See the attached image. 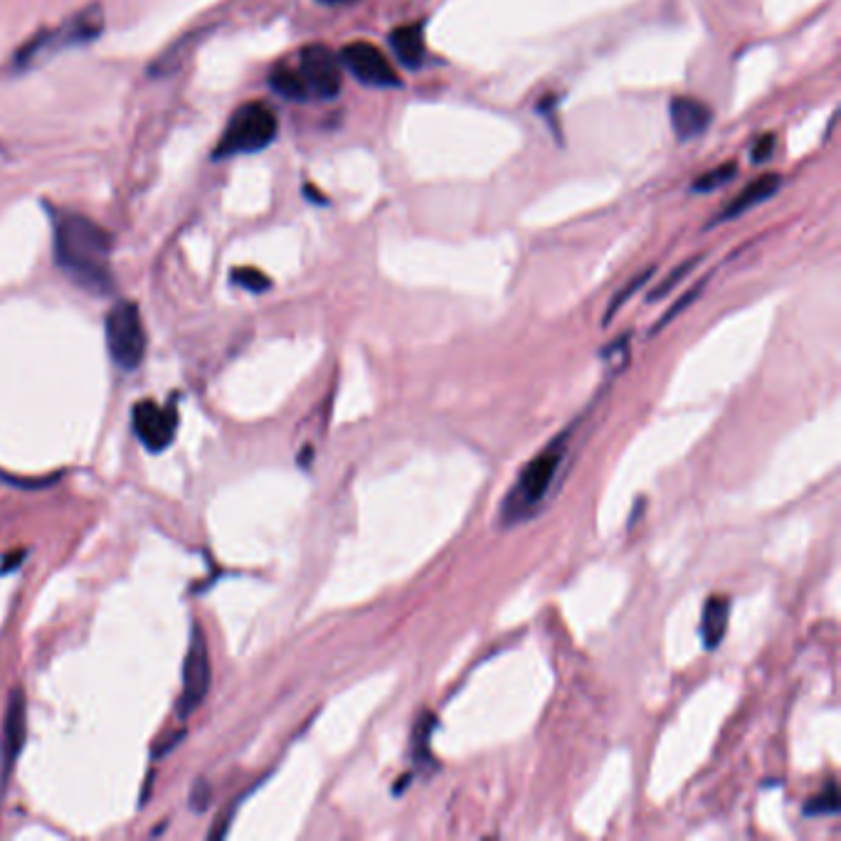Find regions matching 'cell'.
Wrapping results in <instances>:
<instances>
[{
	"mask_svg": "<svg viewBox=\"0 0 841 841\" xmlns=\"http://www.w3.org/2000/svg\"><path fill=\"white\" fill-rule=\"evenodd\" d=\"M55 228V240H52V250H55L57 267L72 276V282H77L82 290L92 294H112L114 292V274L109 270V257L114 250L112 232L102 228L99 222H94L87 215L80 212L62 210L55 212L52 220Z\"/></svg>",
	"mask_w": 841,
	"mask_h": 841,
	"instance_id": "cell-1",
	"label": "cell"
},
{
	"mask_svg": "<svg viewBox=\"0 0 841 841\" xmlns=\"http://www.w3.org/2000/svg\"><path fill=\"white\" fill-rule=\"evenodd\" d=\"M572 434L575 424H570L568 430H563L558 438H553L534 460L521 470L514 486L508 488V494L502 502L498 521H502L504 528H514L524 524V521L534 518L543 508V504H546L548 494L553 492V486H556L563 472V464H566Z\"/></svg>",
	"mask_w": 841,
	"mask_h": 841,
	"instance_id": "cell-2",
	"label": "cell"
},
{
	"mask_svg": "<svg viewBox=\"0 0 841 841\" xmlns=\"http://www.w3.org/2000/svg\"><path fill=\"white\" fill-rule=\"evenodd\" d=\"M280 132V122L272 106L262 102H248L230 116L225 132L220 136L215 158H232L242 154L264 151Z\"/></svg>",
	"mask_w": 841,
	"mask_h": 841,
	"instance_id": "cell-3",
	"label": "cell"
},
{
	"mask_svg": "<svg viewBox=\"0 0 841 841\" xmlns=\"http://www.w3.org/2000/svg\"><path fill=\"white\" fill-rule=\"evenodd\" d=\"M102 30H104V10L99 6H90L87 10H82L80 15H74L60 28L42 30L40 35L28 40L15 55V67L25 70L33 65L35 60L45 55H55V52L60 50H67L74 45H90L94 38H99Z\"/></svg>",
	"mask_w": 841,
	"mask_h": 841,
	"instance_id": "cell-4",
	"label": "cell"
},
{
	"mask_svg": "<svg viewBox=\"0 0 841 841\" xmlns=\"http://www.w3.org/2000/svg\"><path fill=\"white\" fill-rule=\"evenodd\" d=\"M104 334L106 348H109V356L116 368L132 372L141 366L148 338L141 312H138L134 302H116L109 308L104 322Z\"/></svg>",
	"mask_w": 841,
	"mask_h": 841,
	"instance_id": "cell-5",
	"label": "cell"
},
{
	"mask_svg": "<svg viewBox=\"0 0 841 841\" xmlns=\"http://www.w3.org/2000/svg\"><path fill=\"white\" fill-rule=\"evenodd\" d=\"M210 681H212V666H210L208 642H206V634H202V627L193 622V630H190V644H188L186 662H183V691H180V698H178L180 718L186 721L190 713L202 706V701H206L210 691Z\"/></svg>",
	"mask_w": 841,
	"mask_h": 841,
	"instance_id": "cell-6",
	"label": "cell"
},
{
	"mask_svg": "<svg viewBox=\"0 0 841 841\" xmlns=\"http://www.w3.org/2000/svg\"><path fill=\"white\" fill-rule=\"evenodd\" d=\"M338 60L340 67H346L360 84H368V87H400V74L386 57V52L378 45H372V42H348L340 50Z\"/></svg>",
	"mask_w": 841,
	"mask_h": 841,
	"instance_id": "cell-7",
	"label": "cell"
},
{
	"mask_svg": "<svg viewBox=\"0 0 841 841\" xmlns=\"http://www.w3.org/2000/svg\"><path fill=\"white\" fill-rule=\"evenodd\" d=\"M25 738H28V704H25V691L18 686L10 691L6 716H3V736H0V792H6V785L15 770L18 755L20 750H23Z\"/></svg>",
	"mask_w": 841,
	"mask_h": 841,
	"instance_id": "cell-8",
	"label": "cell"
},
{
	"mask_svg": "<svg viewBox=\"0 0 841 841\" xmlns=\"http://www.w3.org/2000/svg\"><path fill=\"white\" fill-rule=\"evenodd\" d=\"M302 77L308 94L318 99H336L344 90V70L340 60L324 45H308L302 50Z\"/></svg>",
	"mask_w": 841,
	"mask_h": 841,
	"instance_id": "cell-9",
	"label": "cell"
},
{
	"mask_svg": "<svg viewBox=\"0 0 841 841\" xmlns=\"http://www.w3.org/2000/svg\"><path fill=\"white\" fill-rule=\"evenodd\" d=\"M134 430L148 452H164L178 430L176 404L141 400L134 404Z\"/></svg>",
	"mask_w": 841,
	"mask_h": 841,
	"instance_id": "cell-10",
	"label": "cell"
},
{
	"mask_svg": "<svg viewBox=\"0 0 841 841\" xmlns=\"http://www.w3.org/2000/svg\"><path fill=\"white\" fill-rule=\"evenodd\" d=\"M669 114H672V129L681 144H688L694 141V138L704 136L713 122L711 106L694 97H674L672 106H669Z\"/></svg>",
	"mask_w": 841,
	"mask_h": 841,
	"instance_id": "cell-11",
	"label": "cell"
},
{
	"mask_svg": "<svg viewBox=\"0 0 841 841\" xmlns=\"http://www.w3.org/2000/svg\"><path fill=\"white\" fill-rule=\"evenodd\" d=\"M782 188V178L777 174H763L755 180H750L748 186H745L740 193L733 198L726 208H723L716 218H713V222L708 228L718 225V222H730L736 220L740 215H745V212L763 206L765 200H770L772 196H777V190Z\"/></svg>",
	"mask_w": 841,
	"mask_h": 841,
	"instance_id": "cell-12",
	"label": "cell"
},
{
	"mask_svg": "<svg viewBox=\"0 0 841 841\" xmlns=\"http://www.w3.org/2000/svg\"><path fill=\"white\" fill-rule=\"evenodd\" d=\"M728 617H730V600L713 595L706 600L704 612H701V640H704L706 649H716L723 637L728 632Z\"/></svg>",
	"mask_w": 841,
	"mask_h": 841,
	"instance_id": "cell-13",
	"label": "cell"
},
{
	"mask_svg": "<svg viewBox=\"0 0 841 841\" xmlns=\"http://www.w3.org/2000/svg\"><path fill=\"white\" fill-rule=\"evenodd\" d=\"M390 48L404 67L418 70L424 60V30L422 25H402L390 33Z\"/></svg>",
	"mask_w": 841,
	"mask_h": 841,
	"instance_id": "cell-14",
	"label": "cell"
},
{
	"mask_svg": "<svg viewBox=\"0 0 841 841\" xmlns=\"http://www.w3.org/2000/svg\"><path fill=\"white\" fill-rule=\"evenodd\" d=\"M438 730V716L432 711H424L422 716L414 723L412 730V760L418 768H430L434 763L432 758V736Z\"/></svg>",
	"mask_w": 841,
	"mask_h": 841,
	"instance_id": "cell-15",
	"label": "cell"
},
{
	"mask_svg": "<svg viewBox=\"0 0 841 841\" xmlns=\"http://www.w3.org/2000/svg\"><path fill=\"white\" fill-rule=\"evenodd\" d=\"M270 87L280 94L282 99H290V102H304V99L312 97V94H308L306 82L302 77V72L294 70V67H286V65H280V67L272 70Z\"/></svg>",
	"mask_w": 841,
	"mask_h": 841,
	"instance_id": "cell-16",
	"label": "cell"
},
{
	"mask_svg": "<svg viewBox=\"0 0 841 841\" xmlns=\"http://www.w3.org/2000/svg\"><path fill=\"white\" fill-rule=\"evenodd\" d=\"M654 272H656V267H646L644 272H640L637 276H632V280L627 282V284L622 286V290L612 296V302H610V306H607V312H605V316H602V326H607V324L612 322V318L617 316V312H620V308H622L627 302H630L632 296H634L637 292H640L642 286H644L649 280H652Z\"/></svg>",
	"mask_w": 841,
	"mask_h": 841,
	"instance_id": "cell-17",
	"label": "cell"
},
{
	"mask_svg": "<svg viewBox=\"0 0 841 841\" xmlns=\"http://www.w3.org/2000/svg\"><path fill=\"white\" fill-rule=\"evenodd\" d=\"M805 814L807 817H834V814H839L837 782H829L822 792L809 797V802L805 805Z\"/></svg>",
	"mask_w": 841,
	"mask_h": 841,
	"instance_id": "cell-18",
	"label": "cell"
},
{
	"mask_svg": "<svg viewBox=\"0 0 841 841\" xmlns=\"http://www.w3.org/2000/svg\"><path fill=\"white\" fill-rule=\"evenodd\" d=\"M738 176V164H723V166H716L713 170H708V174L698 176L694 180V193H711V190H716L721 186L730 183L733 178Z\"/></svg>",
	"mask_w": 841,
	"mask_h": 841,
	"instance_id": "cell-19",
	"label": "cell"
},
{
	"mask_svg": "<svg viewBox=\"0 0 841 841\" xmlns=\"http://www.w3.org/2000/svg\"><path fill=\"white\" fill-rule=\"evenodd\" d=\"M701 260H704V257H701V254H698V257H691L688 262L679 264V267H676L672 274H669L662 284L654 286V290L649 292L646 299H649V302H659V299H664V296H666L669 292H672L674 286H676L681 280H686V276H688L691 272H694V270L698 267V262H701Z\"/></svg>",
	"mask_w": 841,
	"mask_h": 841,
	"instance_id": "cell-20",
	"label": "cell"
},
{
	"mask_svg": "<svg viewBox=\"0 0 841 841\" xmlns=\"http://www.w3.org/2000/svg\"><path fill=\"white\" fill-rule=\"evenodd\" d=\"M232 282H235L238 286H242V290H248L252 294H262L272 290V280L264 272L254 270V267H238L232 270Z\"/></svg>",
	"mask_w": 841,
	"mask_h": 841,
	"instance_id": "cell-21",
	"label": "cell"
},
{
	"mask_svg": "<svg viewBox=\"0 0 841 841\" xmlns=\"http://www.w3.org/2000/svg\"><path fill=\"white\" fill-rule=\"evenodd\" d=\"M706 282H708V280H704V282H696V284L691 286V290H688L684 296H681V299H676V302L672 304V308H669V312H666V314H664L662 318H659V322L654 324L652 334H659V332H662V328H664L666 324H672L674 318H676L681 312H686V308H688L691 304H694V302L698 299V294L706 290Z\"/></svg>",
	"mask_w": 841,
	"mask_h": 841,
	"instance_id": "cell-22",
	"label": "cell"
},
{
	"mask_svg": "<svg viewBox=\"0 0 841 841\" xmlns=\"http://www.w3.org/2000/svg\"><path fill=\"white\" fill-rule=\"evenodd\" d=\"M775 146H777L775 134H765L760 138H755V144L750 148V164H755V166L768 164L775 154Z\"/></svg>",
	"mask_w": 841,
	"mask_h": 841,
	"instance_id": "cell-23",
	"label": "cell"
},
{
	"mask_svg": "<svg viewBox=\"0 0 841 841\" xmlns=\"http://www.w3.org/2000/svg\"><path fill=\"white\" fill-rule=\"evenodd\" d=\"M210 795H212L210 785L206 780H198L193 785V790H190V809H193V812H206L210 805Z\"/></svg>",
	"mask_w": 841,
	"mask_h": 841,
	"instance_id": "cell-24",
	"label": "cell"
},
{
	"mask_svg": "<svg viewBox=\"0 0 841 841\" xmlns=\"http://www.w3.org/2000/svg\"><path fill=\"white\" fill-rule=\"evenodd\" d=\"M25 558V553L23 550H18V553H13V556H10V558H6L3 560V566H0V570H3V572H8V570H13V568H18L15 566V563H20V560H23Z\"/></svg>",
	"mask_w": 841,
	"mask_h": 841,
	"instance_id": "cell-25",
	"label": "cell"
},
{
	"mask_svg": "<svg viewBox=\"0 0 841 841\" xmlns=\"http://www.w3.org/2000/svg\"><path fill=\"white\" fill-rule=\"evenodd\" d=\"M324 6H346V3H356V0H318Z\"/></svg>",
	"mask_w": 841,
	"mask_h": 841,
	"instance_id": "cell-26",
	"label": "cell"
}]
</instances>
